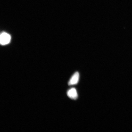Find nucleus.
<instances>
[{"instance_id": "7ed1b4c3", "label": "nucleus", "mask_w": 132, "mask_h": 132, "mask_svg": "<svg viewBox=\"0 0 132 132\" xmlns=\"http://www.w3.org/2000/svg\"><path fill=\"white\" fill-rule=\"evenodd\" d=\"M67 95L69 98L72 100H76L78 97L77 90L74 88H71L68 91Z\"/></svg>"}, {"instance_id": "f257e3e1", "label": "nucleus", "mask_w": 132, "mask_h": 132, "mask_svg": "<svg viewBox=\"0 0 132 132\" xmlns=\"http://www.w3.org/2000/svg\"><path fill=\"white\" fill-rule=\"evenodd\" d=\"M11 37L7 33L3 32L0 36V42L1 45H5L8 44L10 42Z\"/></svg>"}, {"instance_id": "f03ea898", "label": "nucleus", "mask_w": 132, "mask_h": 132, "mask_svg": "<svg viewBox=\"0 0 132 132\" xmlns=\"http://www.w3.org/2000/svg\"><path fill=\"white\" fill-rule=\"evenodd\" d=\"M79 78L80 74L79 72H76L71 77L68 82V85L70 86L76 85L78 83Z\"/></svg>"}]
</instances>
